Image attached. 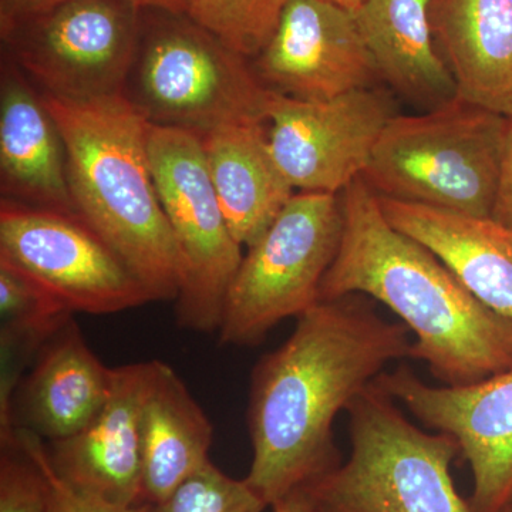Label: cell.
Wrapping results in <instances>:
<instances>
[{"label": "cell", "mask_w": 512, "mask_h": 512, "mask_svg": "<svg viewBox=\"0 0 512 512\" xmlns=\"http://www.w3.org/2000/svg\"><path fill=\"white\" fill-rule=\"evenodd\" d=\"M256 363L249 393L252 464L244 478L268 507L340 466L333 423L393 362L412 333L383 319L365 295L320 301Z\"/></svg>", "instance_id": "6da1fadb"}, {"label": "cell", "mask_w": 512, "mask_h": 512, "mask_svg": "<svg viewBox=\"0 0 512 512\" xmlns=\"http://www.w3.org/2000/svg\"><path fill=\"white\" fill-rule=\"evenodd\" d=\"M342 244L320 301L365 295L412 333V359L443 386H468L512 367V320L478 301L426 245L393 227L357 178L340 194Z\"/></svg>", "instance_id": "7a4b0ae2"}, {"label": "cell", "mask_w": 512, "mask_h": 512, "mask_svg": "<svg viewBox=\"0 0 512 512\" xmlns=\"http://www.w3.org/2000/svg\"><path fill=\"white\" fill-rule=\"evenodd\" d=\"M42 99L63 138L76 217L116 252L151 302H175L183 261L151 173L146 117L126 94Z\"/></svg>", "instance_id": "3957f363"}, {"label": "cell", "mask_w": 512, "mask_h": 512, "mask_svg": "<svg viewBox=\"0 0 512 512\" xmlns=\"http://www.w3.org/2000/svg\"><path fill=\"white\" fill-rule=\"evenodd\" d=\"M352 454L299 490L312 512H473L458 494L450 434L427 433L373 382L350 403Z\"/></svg>", "instance_id": "277c9868"}, {"label": "cell", "mask_w": 512, "mask_h": 512, "mask_svg": "<svg viewBox=\"0 0 512 512\" xmlns=\"http://www.w3.org/2000/svg\"><path fill=\"white\" fill-rule=\"evenodd\" d=\"M510 119L454 97L387 124L363 171L377 197L493 217Z\"/></svg>", "instance_id": "5b68a950"}, {"label": "cell", "mask_w": 512, "mask_h": 512, "mask_svg": "<svg viewBox=\"0 0 512 512\" xmlns=\"http://www.w3.org/2000/svg\"><path fill=\"white\" fill-rule=\"evenodd\" d=\"M148 123L202 134L238 123H266L271 90L252 60L187 15L143 10L140 47L126 90ZM126 93V92H124Z\"/></svg>", "instance_id": "8992f818"}, {"label": "cell", "mask_w": 512, "mask_h": 512, "mask_svg": "<svg viewBox=\"0 0 512 512\" xmlns=\"http://www.w3.org/2000/svg\"><path fill=\"white\" fill-rule=\"evenodd\" d=\"M340 194L298 192L248 247L225 296L220 342L255 346L282 320L319 302L342 244Z\"/></svg>", "instance_id": "52a82bcc"}, {"label": "cell", "mask_w": 512, "mask_h": 512, "mask_svg": "<svg viewBox=\"0 0 512 512\" xmlns=\"http://www.w3.org/2000/svg\"><path fill=\"white\" fill-rule=\"evenodd\" d=\"M147 150L158 197L183 261L175 319L191 332H218L244 247L225 220L201 137L148 123Z\"/></svg>", "instance_id": "ba28073f"}, {"label": "cell", "mask_w": 512, "mask_h": 512, "mask_svg": "<svg viewBox=\"0 0 512 512\" xmlns=\"http://www.w3.org/2000/svg\"><path fill=\"white\" fill-rule=\"evenodd\" d=\"M141 26L143 10L128 0H66L0 35L42 94L77 103L126 92Z\"/></svg>", "instance_id": "9c48e42d"}, {"label": "cell", "mask_w": 512, "mask_h": 512, "mask_svg": "<svg viewBox=\"0 0 512 512\" xmlns=\"http://www.w3.org/2000/svg\"><path fill=\"white\" fill-rule=\"evenodd\" d=\"M399 114L392 90L367 87L329 100L269 93V148L301 192L342 194L362 177L387 124Z\"/></svg>", "instance_id": "30bf717a"}, {"label": "cell", "mask_w": 512, "mask_h": 512, "mask_svg": "<svg viewBox=\"0 0 512 512\" xmlns=\"http://www.w3.org/2000/svg\"><path fill=\"white\" fill-rule=\"evenodd\" d=\"M0 258L32 275L73 313L110 315L151 302L116 252L74 215L2 198Z\"/></svg>", "instance_id": "8fae6325"}, {"label": "cell", "mask_w": 512, "mask_h": 512, "mask_svg": "<svg viewBox=\"0 0 512 512\" xmlns=\"http://www.w3.org/2000/svg\"><path fill=\"white\" fill-rule=\"evenodd\" d=\"M427 429L450 434L473 474V512L512 505V367L468 386H430L409 366L376 379Z\"/></svg>", "instance_id": "7c38bea8"}, {"label": "cell", "mask_w": 512, "mask_h": 512, "mask_svg": "<svg viewBox=\"0 0 512 512\" xmlns=\"http://www.w3.org/2000/svg\"><path fill=\"white\" fill-rule=\"evenodd\" d=\"M252 67L269 90L298 100H329L380 83L355 12L329 0H286Z\"/></svg>", "instance_id": "4fadbf2b"}, {"label": "cell", "mask_w": 512, "mask_h": 512, "mask_svg": "<svg viewBox=\"0 0 512 512\" xmlns=\"http://www.w3.org/2000/svg\"><path fill=\"white\" fill-rule=\"evenodd\" d=\"M157 362L113 367L103 409L76 436L46 446L53 470L74 490L121 507L143 504L141 416Z\"/></svg>", "instance_id": "5bb4252c"}, {"label": "cell", "mask_w": 512, "mask_h": 512, "mask_svg": "<svg viewBox=\"0 0 512 512\" xmlns=\"http://www.w3.org/2000/svg\"><path fill=\"white\" fill-rule=\"evenodd\" d=\"M111 386L113 367L101 362L70 318L20 380L12 404L13 430L32 431L49 443L70 439L103 409Z\"/></svg>", "instance_id": "9a60e30c"}, {"label": "cell", "mask_w": 512, "mask_h": 512, "mask_svg": "<svg viewBox=\"0 0 512 512\" xmlns=\"http://www.w3.org/2000/svg\"><path fill=\"white\" fill-rule=\"evenodd\" d=\"M0 79L2 198L76 217L63 138L42 94L9 57Z\"/></svg>", "instance_id": "2e32d148"}, {"label": "cell", "mask_w": 512, "mask_h": 512, "mask_svg": "<svg viewBox=\"0 0 512 512\" xmlns=\"http://www.w3.org/2000/svg\"><path fill=\"white\" fill-rule=\"evenodd\" d=\"M379 201L394 228L426 245L478 301L512 320V228L493 217Z\"/></svg>", "instance_id": "e0dca14e"}, {"label": "cell", "mask_w": 512, "mask_h": 512, "mask_svg": "<svg viewBox=\"0 0 512 512\" xmlns=\"http://www.w3.org/2000/svg\"><path fill=\"white\" fill-rule=\"evenodd\" d=\"M430 22L457 96L512 119V0H431Z\"/></svg>", "instance_id": "ac0fdd59"}, {"label": "cell", "mask_w": 512, "mask_h": 512, "mask_svg": "<svg viewBox=\"0 0 512 512\" xmlns=\"http://www.w3.org/2000/svg\"><path fill=\"white\" fill-rule=\"evenodd\" d=\"M430 6L431 0H365L353 10L380 82L427 111L457 96L431 29Z\"/></svg>", "instance_id": "d6986e66"}, {"label": "cell", "mask_w": 512, "mask_h": 512, "mask_svg": "<svg viewBox=\"0 0 512 512\" xmlns=\"http://www.w3.org/2000/svg\"><path fill=\"white\" fill-rule=\"evenodd\" d=\"M200 137L228 227L242 247H251L295 195L272 156L268 127L229 124Z\"/></svg>", "instance_id": "ffe728a7"}, {"label": "cell", "mask_w": 512, "mask_h": 512, "mask_svg": "<svg viewBox=\"0 0 512 512\" xmlns=\"http://www.w3.org/2000/svg\"><path fill=\"white\" fill-rule=\"evenodd\" d=\"M214 427L181 377L157 362L141 416V494L157 504L211 460Z\"/></svg>", "instance_id": "44dd1931"}, {"label": "cell", "mask_w": 512, "mask_h": 512, "mask_svg": "<svg viewBox=\"0 0 512 512\" xmlns=\"http://www.w3.org/2000/svg\"><path fill=\"white\" fill-rule=\"evenodd\" d=\"M73 312L28 272L0 258V335L45 343Z\"/></svg>", "instance_id": "7402d4cb"}, {"label": "cell", "mask_w": 512, "mask_h": 512, "mask_svg": "<svg viewBox=\"0 0 512 512\" xmlns=\"http://www.w3.org/2000/svg\"><path fill=\"white\" fill-rule=\"evenodd\" d=\"M286 0H188L185 15L254 60L274 36Z\"/></svg>", "instance_id": "603a6c76"}, {"label": "cell", "mask_w": 512, "mask_h": 512, "mask_svg": "<svg viewBox=\"0 0 512 512\" xmlns=\"http://www.w3.org/2000/svg\"><path fill=\"white\" fill-rule=\"evenodd\" d=\"M265 501L245 480L222 473L212 461L195 471L150 512H262Z\"/></svg>", "instance_id": "cb8c5ba5"}, {"label": "cell", "mask_w": 512, "mask_h": 512, "mask_svg": "<svg viewBox=\"0 0 512 512\" xmlns=\"http://www.w3.org/2000/svg\"><path fill=\"white\" fill-rule=\"evenodd\" d=\"M46 483L15 436L0 441V512H46Z\"/></svg>", "instance_id": "d4e9b609"}, {"label": "cell", "mask_w": 512, "mask_h": 512, "mask_svg": "<svg viewBox=\"0 0 512 512\" xmlns=\"http://www.w3.org/2000/svg\"><path fill=\"white\" fill-rule=\"evenodd\" d=\"M13 436L42 471L46 483V512H150V504L121 507L79 493L53 470L43 439L22 429H15Z\"/></svg>", "instance_id": "484cf974"}, {"label": "cell", "mask_w": 512, "mask_h": 512, "mask_svg": "<svg viewBox=\"0 0 512 512\" xmlns=\"http://www.w3.org/2000/svg\"><path fill=\"white\" fill-rule=\"evenodd\" d=\"M493 218L500 224L512 228V119L505 138L500 184L495 200Z\"/></svg>", "instance_id": "4316f807"}, {"label": "cell", "mask_w": 512, "mask_h": 512, "mask_svg": "<svg viewBox=\"0 0 512 512\" xmlns=\"http://www.w3.org/2000/svg\"><path fill=\"white\" fill-rule=\"evenodd\" d=\"M63 2L66 0H0V33Z\"/></svg>", "instance_id": "83f0119b"}, {"label": "cell", "mask_w": 512, "mask_h": 512, "mask_svg": "<svg viewBox=\"0 0 512 512\" xmlns=\"http://www.w3.org/2000/svg\"><path fill=\"white\" fill-rule=\"evenodd\" d=\"M140 10H160V12L185 15L188 0H128Z\"/></svg>", "instance_id": "f1b7e54d"}, {"label": "cell", "mask_w": 512, "mask_h": 512, "mask_svg": "<svg viewBox=\"0 0 512 512\" xmlns=\"http://www.w3.org/2000/svg\"><path fill=\"white\" fill-rule=\"evenodd\" d=\"M272 508H274V512H312L309 510L308 504L298 494H292L291 497L275 504Z\"/></svg>", "instance_id": "f546056e"}, {"label": "cell", "mask_w": 512, "mask_h": 512, "mask_svg": "<svg viewBox=\"0 0 512 512\" xmlns=\"http://www.w3.org/2000/svg\"><path fill=\"white\" fill-rule=\"evenodd\" d=\"M329 2L336 3V5L343 6L346 9L356 10L365 0H329Z\"/></svg>", "instance_id": "4dcf8cb0"}, {"label": "cell", "mask_w": 512, "mask_h": 512, "mask_svg": "<svg viewBox=\"0 0 512 512\" xmlns=\"http://www.w3.org/2000/svg\"><path fill=\"white\" fill-rule=\"evenodd\" d=\"M505 512H512V505H511V507H510V508H508V510H507V511H505Z\"/></svg>", "instance_id": "1f68e13d"}]
</instances>
